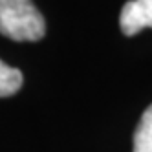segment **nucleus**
<instances>
[{
  "instance_id": "nucleus-1",
  "label": "nucleus",
  "mask_w": 152,
  "mask_h": 152,
  "mask_svg": "<svg viewBox=\"0 0 152 152\" xmlns=\"http://www.w3.org/2000/svg\"><path fill=\"white\" fill-rule=\"evenodd\" d=\"M0 35L17 42H35L46 35L42 13L31 0H0Z\"/></svg>"
},
{
  "instance_id": "nucleus-2",
  "label": "nucleus",
  "mask_w": 152,
  "mask_h": 152,
  "mask_svg": "<svg viewBox=\"0 0 152 152\" xmlns=\"http://www.w3.org/2000/svg\"><path fill=\"white\" fill-rule=\"evenodd\" d=\"M119 26L126 37L137 35L143 28H152V0H130L121 9Z\"/></svg>"
},
{
  "instance_id": "nucleus-3",
  "label": "nucleus",
  "mask_w": 152,
  "mask_h": 152,
  "mask_svg": "<svg viewBox=\"0 0 152 152\" xmlns=\"http://www.w3.org/2000/svg\"><path fill=\"white\" fill-rule=\"evenodd\" d=\"M134 152H152V104L143 112L134 132Z\"/></svg>"
},
{
  "instance_id": "nucleus-4",
  "label": "nucleus",
  "mask_w": 152,
  "mask_h": 152,
  "mask_svg": "<svg viewBox=\"0 0 152 152\" xmlns=\"http://www.w3.org/2000/svg\"><path fill=\"white\" fill-rule=\"evenodd\" d=\"M22 86V72L0 61V97H9Z\"/></svg>"
}]
</instances>
